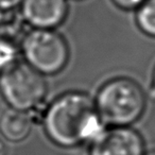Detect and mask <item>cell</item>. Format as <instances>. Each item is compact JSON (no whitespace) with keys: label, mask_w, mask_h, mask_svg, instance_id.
<instances>
[{"label":"cell","mask_w":155,"mask_h":155,"mask_svg":"<svg viewBox=\"0 0 155 155\" xmlns=\"http://www.w3.org/2000/svg\"><path fill=\"white\" fill-rule=\"evenodd\" d=\"M7 154V148H5V144L3 142L2 138L0 137V155H5Z\"/></svg>","instance_id":"cell-13"},{"label":"cell","mask_w":155,"mask_h":155,"mask_svg":"<svg viewBox=\"0 0 155 155\" xmlns=\"http://www.w3.org/2000/svg\"><path fill=\"white\" fill-rule=\"evenodd\" d=\"M0 93L12 108L35 110L47 95V83L43 74L29 64L16 63L1 71Z\"/></svg>","instance_id":"cell-3"},{"label":"cell","mask_w":155,"mask_h":155,"mask_svg":"<svg viewBox=\"0 0 155 155\" xmlns=\"http://www.w3.org/2000/svg\"><path fill=\"white\" fill-rule=\"evenodd\" d=\"M19 55V48L13 38L0 36V72L15 65Z\"/></svg>","instance_id":"cell-9"},{"label":"cell","mask_w":155,"mask_h":155,"mask_svg":"<svg viewBox=\"0 0 155 155\" xmlns=\"http://www.w3.org/2000/svg\"><path fill=\"white\" fill-rule=\"evenodd\" d=\"M21 51L27 63L41 74L60 72L69 58L66 41L52 29L30 31L21 41Z\"/></svg>","instance_id":"cell-4"},{"label":"cell","mask_w":155,"mask_h":155,"mask_svg":"<svg viewBox=\"0 0 155 155\" xmlns=\"http://www.w3.org/2000/svg\"><path fill=\"white\" fill-rule=\"evenodd\" d=\"M22 0H0V9L14 10L16 7L21 5Z\"/></svg>","instance_id":"cell-12"},{"label":"cell","mask_w":155,"mask_h":155,"mask_svg":"<svg viewBox=\"0 0 155 155\" xmlns=\"http://www.w3.org/2000/svg\"><path fill=\"white\" fill-rule=\"evenodd\" d=\"M91 155H144L143 139L137 131L129 127H114L105 130L91 142Z\"/></svg>","instance_id":"cell-5"},{"label":"cell","mask_w":155,"mask_h":155,"mask_svg":"<svg viewBox=\"0 0 155 155\" xmlns=\"http://www.w3.org/2000/svg\"><path fill=\"white\" fill-rule=\"evenodd\" d=\"M66 0H22L25 20L35 29H54L66 18Z\"/></svg>","instance_id":"cell-6"},{"label":"cell","mask_w":155,"mask_h":155,"mask_svg":"<svg viewBox=\"0 0 155 155\" xmlns=\"http://www.w3.org/2000/svg\"><path fill=\"white\" fill-rule=\"evenodd\" d=\"M117 7L124 10L138 9L146 0H112Z\"/></svg>","instance_id":"cell-10"},{"label":"cell","mask_w":155,"mask_h":155,"mask_svg":"<svg viewBox=\"0 0 155 155\" xmlns=\"http://www.w3.org/2000/svg\"><path fill=\"white\" fill-rule=\"evenodd\" d=\"M95 104L104 122L115 127H127L142 115L146 98L134 81L115 79L100 89Z\"/></svg>","instance_id":"cell-2"},{"label":"cell","mask_w":155,"mask_h":155,"mask_svg":"<svg viewBox=\"0 0 155 155\" xmlns=\"http://www.w3.org/2000/svg\"><path fill=\"white\" fill-rule=\"evenodd\" d=\"M32 122V117L24 110L8 108L0 117V133L10 141H22L31 133Z\"/></svg>","instance_id":"cell-7"},{"label":"cell","mask_w":155,"mask_h":155,"mask_svg":"<svg viewBox=\"0 0 155 155\" xmlns=\"http://www.w3.org/2000/svg\"><path fill=\"white\" fill-rule=\"evenodd\" d=\"M136 20L142 32L155 37V0H146L138 8Z\"/></svg>","instance_id":"cell-8"},{"label":"cell","mask_w":155,"mask_h":155,"mask_svg":"<svg viewBox=\"0 0 155 155\" xmlns=\"http://www.w3.org/2000/svg\"><path fill=\"white\" fill-rule=\"evenodd\" d=\"M146 155H155V151H152V152L148 153V154H146Z\"/></svg>","instance_id":"cell-15"},{"label":"cell","mask_w":155,"mask_h":155,"mask_svg":"<svg viewBox=\"0 0 155 155\" xmlns=\"http://www.w3.org/2000/svg\"><path fill=\"white\" fill-rule=\"evenodd\" d=\"M43 121L50 139L64 148L93 142L105 131L96 104L83 93H67L55 99Z\"/></svg>","instance_id":"cell-1"},{"label":"cell","mask_w":155,"mask_h":155,"mask_svg":"<svg viewBox=\"0 0 155 155\" xmlns=\"http://www.w3.org/2000/svg\"><path fill=\"white\" fill-rule=\"evenodd\" d=\"M151 95L155 99V69L153 72V81H152V88H151Z\"/></svg>","instance_id":"cell-14"},{"label":"cell","mask_w":155,"mask_h":155,"mask_svg":"<svg viewBox=\"0 0 155 155\" xmlns=\"http://www.w3.org/2000/svg\"><path fill=\"white\" fill-rule=\"evenodd\" d=\"M14 12L13 10L0 9V28L11 26L14 22Z\"/></svg>","instance_id":"cell-11"}]
</instances>
